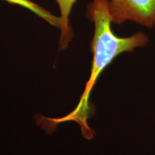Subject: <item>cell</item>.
<instances>
[{
	"label": "cell",
	"instance_id": "1",
	"mask_svg": "<svg viewBox=\"0 0 155 155\" xmlns=\"http://www.w3.org/2000/svg\"><path fill=\"white\" fill-rule=\"evenodd\" d=\"M86 17L94 23V33L91 43L93 53L91 72L87 81L84 92L76 108L67 116L62 118H45L53 124L75 121L81 127L83 137L91 139L94 132L88 124L91 109L89 98L91 94L103 71L115 58L125 52H132L137 48H144L149 42V37L144 32H139L132 35L120 38L114 33L111 29V19L108 9V0H93L87 5Z\"/></svg>",
	"mask_w": 155,
	"mask_h": 155
},
{
	"label": "cell",
	"instance_id": "2",
	"mask_svg": "<svg viewBox=\"0 0 155 155\" xmlns=\"http://www.w3.org/2000/svg\"><path fill=\"white\" fill-rule=\"evenodd\" d=\"M108 9L113 24L131 21L149 28L155 25V0H108Z\"/></svg>",
	"mask_w": 155,
	"mask_h": 155
},
{
	"label": "cell",
	"instance_id": "3",
	"mask_svg": "<svg viewBox=\"0 0 155 155\" xmlns=\"http://www.w3.org/2000/svg\"><path fill=\"white\" fill-rule=\"evenodd\" d=\"M60 11L61 35L59 39V50H65L73 37V30L70 25V15L78 0H55Z\"/></svg>",
	"mask_w": 155,
	"mask_h": 155
},
{
	"label": "cell",
	"instance_id": "4",
	"mask_svg": "<svg viewBox=\"0 0 155 155\" xmlns=\"http://www.w3.org/2000/svg\"><path fill=\"white\" fill-rule=\"evenodd\" d=\"M9 4L18 5L23 8L28 9L38 17L43 19L52 26L60 28L61 26V19L59 16H55L47 9H45L38 4L30 1V0H4Z\"/></svg>",
	"mask_w": 155,
	"mask_h": 155
}]
</instances>
